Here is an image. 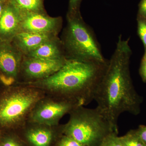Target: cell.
Segmentation results:
<instances>
[{"label":"cell","instance_id":"7a4b0ae2","mask_svg":"<svg viewBox=\"0 0 146 146\" xmlns=\"http://www.w3.org/2000/svg\"><path fill=\"white\" fill-rule=\"evenodd\" d=\"M108 63L67 59L59 70L47 78L19 83L40 89L46 95L84 106L94 100Z\"/></svg>","mask_w":146,"mask_h":146},{"label":"cell","instance_id":"e0dca14e","mask_svg":"<svg viewBox=\"0 0 146 146\" xmlns=\"http://www.w3.org/2000/svg\"><path fill=\"white\" fill-rule=\"evenodd\" d=\"M82 1V0H69L67 16L72 17L81 15L80 7Z\"/></svg>","mask_w":146,"mask_h":146},{"label":"cell","instance_id":"d4e9b609","mask_svg":"<svg viewBox=\"0 0 146 146\" xmlns=\"http://www.w3.org/2000/svg\"><path fill=\"white\" fill-rule=\"evenodd\" d=\"M8 0H7V1L0 2V19L2 16L5 8L7 5V4L8 2Z\"/></svg>","mask_w":146,"mask_h":146},{"label":"cell","instance_id":"8fae6325","mask_svg":"<svg viewBox=\"0 0 146 146\" xmlns=\"http://www.w3.org/2000/svg\"><path fill=\"white\" fill-rule=\"evenodd\" d=\"M57 126L27 122L22 129H25V137L31 146H50L56 133L55 129Z\"/></svg>","mask_w":146,"mask_h":146},{"label":"cell","instance_id":"44dd1931","mask_svg":"<svg viewBox=\"0 0 146 146\" xmlns=\"http://www.w3.org/2000/svg\"><path fill=\"white\" fill-rule=\"evenodd\" d=\"M135 130L139 138L146 146V125H140Z\"/></svg>","mask_w":146,"mask_h":146},{"label":"cell","instance_id":"d6986e66","mask_svg":"<svg viewBox=\"0 0 146 146\" xmlns=\"http://www.w3.org/2000/svg\"><path fill=\"white\" fill-rule=\"evenodd\" d=\"M138 34L146 48V19L138 17Z\"/></svg>","mask_w":146,"mask_h":146},{"label":"cell","instance_id":"6da1fadb","mask_svg":"<svg viewBox=\"0 0 146 146\" xmlns=\"http://www.w3.org/2000/svg\"><path fill=\"white\" fill-rule=\"evenodd\" d=\"M129 40L120 35L115 52L96 91L94 100L113 130L118 133L121 114L137 115L142 100L132 84L129 71L131 50Z\"/></svg>","mask_w":146,"mask_h":146},{"label":"cell","instance_id":"5bb4252c","mask_svg":"<svg viewBox=\"0 0 146 146\" xmlns=\"http://www.w3.org/2000/svg\"><path fill=\"white\" fill-rule=\"evenodd\" d=\"M8 1L21 15L46 12L44 6V0H8Z\"/></svg>","mask_w":146,"mask_h":146},{"label":"cell","instance_id":"30bf717a","mask_svg":"<svg viewBox=\"0 0 146 146\" xmlns=\"http://www.w3.org/2000/svg\"><path fill=\"white\" fill-rule=\"evenodd\" d=\"M21 14L8 1L0 19V40L12 42L21 31Z\"/></svg>","mask_w":146,"mask_h":146},{"label":"cell","instance_id":"277c9868","mask_svg":"<svg viewBox=\"0 0 146 146\" xmlns=\"http://www.w3.org/2000/svg\"><path fill=\"white\" fill-rule=\"evenodd\" d=\"M62 41L67 59L101 63L107 62L103 56L93 32L82 15L68 17Z\"/></svg>","mask_w":146,"mask_h":146},{"label":"cell","instance_id":"ac0fdd59","mask_svg":"<svg viewBox=\"0 0 146 146\" xmlns=\"http://www.w3.org/2000/svg\"><path fill=\"white\" fill-rule=\"evenodd\" d=\"M55 146H85L73 138L61 134L57 139Z\"/></svg>","mask_w":146,"mask_h":146},{"label":"cell","instance_id":"4316f807","mask_svg":"<svg viewBox=\"0 0 146 146\" xmlns=\"http://www.w3.org/2000/svg\"><path fill=\"white\" fill-rule=\"evenodd\" d=\"M144 58H146V51L145 54V55L144 56Z\"/></svg>","mask_w":146,"mask_h":146},{"label":"cell","instance_id":"603a6c76","mask_svg":"<svg viewBox=\"0 0 146 146\" xmlns=\"http://www.w3.org/2000/svg\"><path fill=\"white\" fill-rule=\"evenodd\" d=\"M0 80L6 86H9L13 84L16 80L13 78L7 76L5 75L1 74H0Z\"/></svg>","mask_w":146,"mask_h":146},{"label":"cell","instance_id":"7c38bea8","mask_svg":"<svg viewBox=\"0 0 146 146\" xmlns=\"http://www.w3.org/2000/svg\"><path fill=\"white\" fill-rule=\"evenodd\" d=\"M56 36H58L21 32L15 36L11 43L25 56Z\"/></svg>","mask_w":146,"mask_h":146},{"label":"cell","instance_id":"52a82bcc","mask_svg":"<svg viewBox=\"0 0 146 146\" xmlns=\"http://www.w3.org/2000/svg\"><path fill=\"white\" fill-rule=\"evenodd\" d=\"M67 60H51L23 56L20 73L23 79L21 82H31L47 78L59 70Z\"/></svg>","mask_w":146,"mask_h":146},{"label":"cell","instance_id":"5b68a950","mask_svg":"<svg viewBox=\"0 0 146 146\" xmlns=\"http://www.w3.org/2000/svg\"><path fill=\"white\" fill-rule=\"evenodd\" d=\"M46 96L40 89L18 83L0 98V127L23 128L32 110Z\"/></svg>","mask_w":146,"mask_h":146},{"label":"cell","instance_id":"9c48e42d","mask_svg":"<svg viewBox=\"0 0 146 146\" xmlns=\"http://www.w3.org/2000/svg\"><path fill=\"white\" fill-rule=\"evenodd\" d=\"M23 55L11 42L0 40V74L17 79Z\"/></svg>","mask_w":146,"mask_h":146},{"label":"cell","instance_id":"ffe728a7","mask_svg":"<svg viewBox=\"0 0 146 146\" xmlns=\"http://www.w3.org/2000/svg\"><path fill=\"white\" fill-rule=\"evenodd\" d=\"M1 146H25L23 142L13 137L6 138L2 144Z\"/></svg>","mask_w":146,"mask_h":146},{"label":"cell","instance_id":"2e32d148","mask_svg":"<svg viewBox=\"0 0 146 146\" xmlns=\"http://www.w3.org/2000/svg\"><path fill=\"white\" fill-rule=\"evenodd\" d=\"M117 133L112 132L106 136L98 146H123Z\"/></svg>","mask_w":146,"mask_h":146},{"label":"cell","instance_id":"9a60e30c","mask_svg":"<svg viewBox=\"0 0 146 146\" xmlns=\"http://www.w3.org/2000/svg\"><path fill=\"white\" fill-rule=\"evenodd\" d=\"M123 146H146L141 141L136 130H131L124 136H120Z\"/></svg>","mask_w":146,"mask_h":146},{"label":"cell","instance_id":"484cf974","mask_svg":"<svg viewBox=\"0 0 146 146\" xmlns=\"http://www.w3.org/2000/svg\"><path fill=\"white\" fill-rule=\"evenodd\" d=\"M7 1V0H0V2H1L4 1Z\"/></svg>","mask_w":146,"mask_h":146},{"label":"cell","instance_id":"cb8c5ba5","mask_svg":"<svg viewBox=\"0 0 146 146\" xmlns=\"http://www.w3.org/2000/svg\"><path fill=\"white\" fill-rule=\"evenodd\" d=\"M140 74L143 81L146 82V58H143L140 70Z\"/></svg>","mask_w":146,"mask_h":146},{"label":"cell","instance_id":"8992f818","mask_svg":"<svg viewBox=\"0 0 146 146\" xmlns=\"http://www.w3.org/2000/svg\"><path fill=\"white\" fill-rule=\"evenodd\" d=\"M79 106H82L67 100L46 95L32 110L27 122L57 126L63 116L70 114L73 109Z\"/></svg>","mask_w":146,"mask_h":146},{"label":"cell","instance_id":"3957f363","mask_svg":"<svg viewBox=\"0 0 146 146\" xmlns=\"http://www.w3.org/2000/svg\"><path fill=\"white\" fill-rule=\"evenodd\" d=\"M69 115L68 122L60 125L61 133L84 145L98 146L108 134L115 132L97 107L91 109L78 106Z\"/></svg>","mask_w":146,"mask_h":146},{"label":"cell","instance_id":"ba28073f","mask_svg":"<svg viewBox=\"0 0 146 146\" xmlns=\"http://www.w3.org/2000/svg\"><path fill=\"white\" fill-rule=\"evenodd\" d=\"M21 16V32L58 36L62 28V18L51 17L46 12L27 13Z\"/></svg>","mask_w":146,"mask_h":146},{"label":"cell","instance_id":"4fadbf2b","mask_svg":"<svg viewBox=\"0 0 146 146\" xmlns=\"http://www.w3.org/2000/svg\"><path fill=\"white\" fill-rule=\"evenodd\" d=\"M25 56L51 60L67 59L63 43L58 36L43 43Z\"/></svg>","mask_w":146,"mask_h":146},{"label":"cell","instance_id":"7402d4cb","mask_svg":"<svg viewBox=\"0 0 146 146\" xmlns=\"http://www.w3.org/2000/svg\"><path fill=\"white\" fill-rule=\"evenodd\" d=\"M138 17L146 19V0H141L140 3Z\"/></svg>","mask_w":146,"mask_h":146}]
</instances>
